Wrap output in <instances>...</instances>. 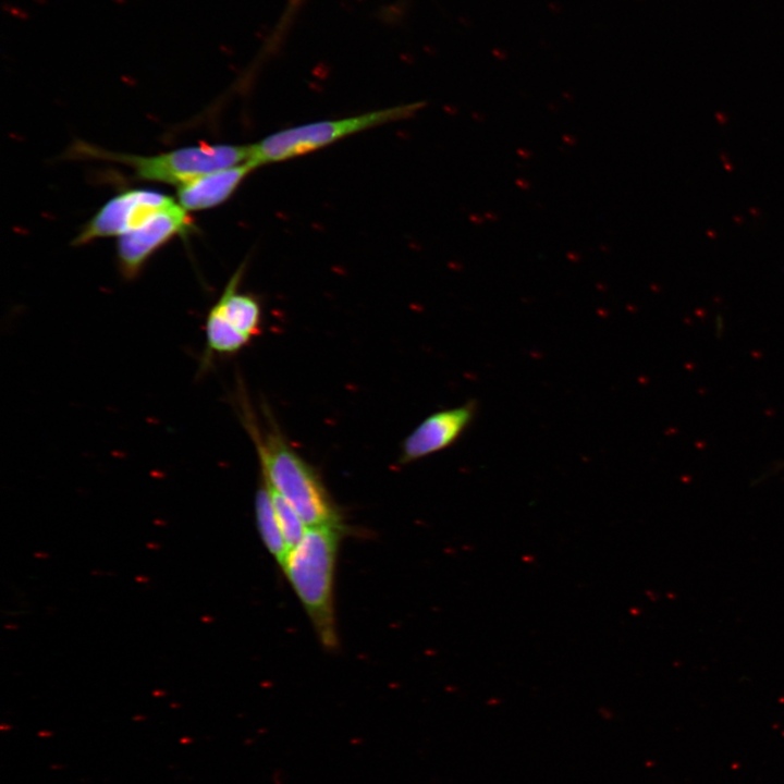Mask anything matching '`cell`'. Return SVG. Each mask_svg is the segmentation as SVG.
<instances>
[{
  "label": "cell",
  "mask_w": 784,
  "mask_h": 784,
  "mask_svg": "<svg viewBox=\"0 0 784 784\" xmlns=\"http://www.w3.org/2000/svg\"><path fill=\"white\" fill-rule=\"evenodd\" d=\"M241 418L255 444L261 480L295 510L307 527L342 529L339 510L320 477L277 426L270 424L261 433L243 400Z\"/></svg>",
  "instance_id": "cell-1"
},
{
  "label": "cell",
  "mask_w": 784,
  "mask_h": 784,
  "mask_svg": "<svg viewBox=\"0 0 784 784\" xmlns=\"http://www.w3.org/2000/svg\"><path fill=\"white\" fill-rule=\"evenodd\" d=\"M341 531L308 527L281 567L321 644L329 649L338 645L333 587Z\"/></svg>",
  "instance_id": "cell-2"
},
{
  "label": "cell",
  "mask_w": 784,
  "mask_h": 784,
  "mask_svg": "<svg viewBox=\"0 0 784 784\" xmlns=\"http://www.w3.org/2000/svg\"><path fill=\"white\" fill-rule=\"evenodd\" d=\"M76 155L123 163L133 169L135 179L177 186L200 175L246 163L250 145L199 144L155 156H135L77 144Z\"/></svg>",
  "instance_id": "cell-3"
},
{
  "label": "cell",
  "mask_w": 784,
  "mask_h": 784,
  "mask_svg": "<svg viewBox=\"0 0 784 784\" xmlns=\"http://www.w3.org/2000/svg\"><path fill=\"white\" fill-rule=\"evenodd\" d=\"M422 106L420 102L406 103L342 119L316 121L281 130L255 144H250L252 150L248 163L257 168L289 160L327 147L356 133L404 120L416 113Z\"/></svg>",
  "instance_id": "cell-4"
},
{
  "label": "cell",
  "mask_w": 784,
  "mask_h": 784,
  "mask_svg": "<svg viewBox=\"0 0 784 784\" xmlns=\"http://www.w3.org/2000/svg\"><path fill=\"white\" fill-rule=\"evenodd\" d=\"M245 267L229 279L205 320V346L199 356L197 378L205 376L217 358L231 357L246 347L261 331V306L252 294L238 290Z\"/></svg>",
  "instance_id": "cell-5"
},
{
  "label": "cell",
  "mask_w": 784,
  "mask_h": 784,
  "mask_svg": "<svg viewBox=\"0 0 784 784\" xmlns=\"http://www.w3.org/2000/svg\"><path fill=\"white\" fill-rule=\"evenodd\" d=\"M194 229L187 210L173 200L137 228L119 236L117 258L123 278L135 279L159 248L175 236L188 235Z\"/></svg>",
  "instance_id": "cell-6"
},
{
  "label": "cell",
  "mask_w": 784,
  "mask_h": 784,
  "mask_svg": "<svg viewBox=\"0 0 784 784\" xmlns=\"http://www.w3.org/2000/svg\"><path fill=\"white\" fill-rule=\"evenodd\" d=\"M174 199L152 189H130L109 199L82 228L74 240L83 245L94 240L121 236L137 228Z\"/></svg>",
  "instance_id": "cell-7"
},
{
  "label": "cell",
  "mask_w": 784,
  "mask_h": 784,
  "mask_svg": "<svg viewBox=\"0 0 784 784\" xmlns=\"http://www.w3.org/2000/svg\"><path fill=\"white\" fill-rule=\"evenodd\" d=\"M477 411V402L468 401L429 415L403 441L399 462L412 463L448 449L470 427Z\"/></svg>",
  "instance_id": "cell-8"
},
{
  "label": "cell",
  "mask_w": 784,
  "mask_h": 784,
  "mask_svg": "<svg viewBox=\"0 0 784 784\" xmlns=\"http://www.w3.org/2000/svg\"><path fill=\"white\" fill-rule=\"evenodd\" d=\"M254 169L246 162L193 179L177 186L179 204L187 211L219 206L234 194Z\"/></svg>",
  "instance_id": "cell-9"
},
{
  "label": "cell",
  "mask_w": 784,
  "mask_h": 784,
  "mask_svg": "<svg viewBox=\"0 0 784 784\" xmlns=\"http://www.w3.org/2000/svg\"><path fill=\"white\" fill-rule=\"evenodd\" d=\"M255 513L261 540L279 566L282 567L290 548L279 525L269 490L262 480L255 497Z\"/></svg>",
  "instance_id": "cell-10"
},
{
  "label": "cell",
  "mask_w": 784,
  "mask_h": 784,
  "mask_svg": "<svg viewBox=\"0 0 784 784\" xmlns=\"http://www.w3.org/2000/svg\"><path fill=\"white\" fill-rule=\"evenodd\" d=\"M267 488L269 490L283 537L291 550L299 542L308 527L305 525V523L295 512V510L283 498H281L268 486Z\"/></svg>",
  "instance_id": "cell-11"
},
{
  "label": "cell",
  "mask_w": 784,
  "mask_h": 784,
  "mask_svg": "<svg viewBox=\"0 0 784 784\" xmlns=\"http://www.w3.org/2000/svg\"><path fill=\"white\" fill-rule=\"evenodd\" d=\"M305 0H289L281 19L270 36L267 48L271 52L283 39L295 15Z\"/></svg>",
  "instance_id": "cell-12"
}]
</instances>
